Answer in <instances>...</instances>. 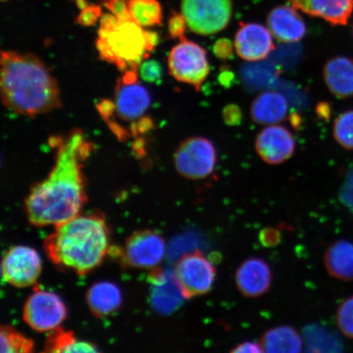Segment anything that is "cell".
Returning a JSON list of instances; mask_svg holds the SVG:
<instances>
[{
	"mask_svg": "<svg viewBox=\"0 0 353 353\" xmlns=\"http://www.w3.org/2000/svg\"><path fill=\"white\" fill-rule=\"evenodd\" d=\"M57 144L55 164L50 174L35 185L26 199V214L35 226H57L76 217L86 201L82 166L91 153V143L77 130Z\"/></svg>",
	"mask_w": 353,
	"mask_h": 353,
	"instance_id": "6da1fadb",
	"label": "cell"
},
{
	"mask_svg": "<svg viewBox=\"0 0 353 353\" xmlns=\"http://www.w3.org/2000/svg\"><path fill=\"white\" fill-rule=\"evenodd\" d=\"M0 90L4 105L21 116L34 117L59 108V85L48 66L37 56L2 51Z\"/></svg>",
	"mask_w": 353,
	"mask_h": 353,
	"instance_id": "7a4b0ae2",
	"label": "cell"
},
{
	"mask_svg": "<svg viewBox=\"0 0 353 353\" xmlns=\"http://www.w3.org/2000/svg\"><path fill=\"white\" fill-rule=\"evenodd\" d=\"M44 246L55 264L86 274L98 267L108 252L107 223L99 214H78L57 225Z\"/></svg>",
	"mask_w": 353,
	"mask_h": 353,
	"instance_id": "3957f363",
	"label": "cell"
},
{
	"mask_svg": "<svg viewBox=\"0 0 353 353\" xmlns=\"http://www.w3.org/2000/svg\"><path fill=\"white\" fill-rule=\"evenodd\" d=\"M157 43L158 35L134 19L121 20L110 12L101 17L96 43L99 56L123 72L139 70Z\"/></svg>",
	"mask_w": 353,
	"mask_h": 353,
	"instance_id": "277c9868",
	"label": "cell"
},
{
	"mask_svg": "<svg viewBox=\"0 0 353 353\" xmlns=\"http://www.w3.org/2000/svg\"><path fill=\"white\" fill-rule=\"evenodd\" d=\"M168 68L176 81L192 85L196 90H201L210 73L205 48L186 38L172 48L168 57Z\"/></svg>",
	"mask_w": 353,
	"mask_h": 353,
	"instance_id": "5b68a950",
	"label": "cell"
},
{
	"mask_svg": "<svg viewBox=\"0 0 353 353\" xmlns=\"http://www.w3.org/2000/svg\"><path fill=\"white\" fill-rule=\"evenodd\" d=\"M181 13L193 33L212 35L222 32L230 23L232 0H182Z\"/></svg>",
	"mask_w": 353,
	"mask_h": 353,
	"instance_id": "8992f818",
	"label": "cell"
},
{
	"mask_svg": "<svg viewBox=\"0 0 353 353\" xmlns=\"http://www.w3.org/2000/svg\"><path fill=\"white\" fill-rule=\"evenodd\" d=\"M217 151L213 143L203 137L184 140L176 148L174 162L183 178L201 180L213 174L217 165Z\"/></svg>",
	"mask_w": 353,
	"mask_h": 353,
	"instance_id": "52a82bcc",
	"label": "cell"
},
{
	"mask_svg": "<svg viewBox=\"0 0 353 353\" xmlns=\"http://www.w3.org/2000/svg\"><path fill=\"white\" fill-rule=\"evenodd\" d=\"M174 272L185 299L210 293L217 275L214 264L199 250L183 255Z\"/></svg>",
	"mask_w": 353,
	"mask_h": 353,
	"instance_id": "ba28073f",
	"label": "cell"
},
{
	"mask_svg": "<svg viewBox=\"0 0 353 353\" xmlns=\"http://www.w3.org/2000/svg\"><path fill=\"white\" fill-rule=\"evenodd\" d=\"M138 77L139 70H129L117 81L113 103L114 112L123 121H139L151 104V97Z\"/></svg>",
	"mask_w": 353,
	"mask_h": 353,
	"instance_id": "9c48e42d",
	"label": "cell"
},
{
	"mask_svg": "<svg viewBox=\"0 0 353 353\" xmlns=\"http://www.w3.org/2000/svg\"><path fill=\"white\" fill-rule=\"evenodd\" d=\"M66 308L63 300L48 291H35L26 303L24 320L33 330L39 332L52 331L63 323Z\"/></svg>",
	"mask_w": 353,
	"mask_h": 353,
	"instance_id": "30bf717a",
	"label": "cell"
},
{
	"mask_svg": "<svg viewBox=\"0 0 353 353\" xmlns=\"http://www.w3.org/2000/svg\"><path fill=\"white\" fill-rule=\"evenodd\" d=\"M41 272V257L37 251L28 246L12 247L3 259V280L13 286L32 285Z\"/></svg>",
	"mask_w": 353,
	"mask_h": 353,
	"instance_id": "8fae6325",
	"label": "cell"
},
{
	"mask_svg": "<svg viewBox=\"0 0 353 353\" xmlns=\"http://www.w3.org/2000/svg\"><path fill=\"white\" fill-rule=\"evenodd\" d=\"M165 243L161 235L152 231H140L128 239L123 258L137 268H153L165 254Z\"/></svg>",
	"mask_w": 353,
	"mask_h": 353,
	"instance_id": "7c38bea8",
	"label": "cell"
},
{
	"mask_svg": "<svg viewBox=\"0 0 353 353\" xmlns=\"http://www.w3.org/2000/svg\"><path fill=\"white\" fill-rule=\"evenodd\" d=\"M233 43L237 55L247 61L267 59L275 48L270 30L254 22H240Z\"/></svg>",
	"mask_w": 353,
	"mask_h": 353,
	"instance_id": "4fadbf2b",
	"label": "cell"
},
{
	"mask_svg": "<svg viewBox=\"0 0 353 353\" xmlns=\"http://www.w3.org/2000/svg\"><path fill=\"white\" fill-rule=\"evenodd\" d=\"M295 141L285 127L277 125L264 128L255 140V150L268 165H280L291 157L295 151Z\"/></svg>",
	"mask_w": 353,
	"mask_h": 353,
	"instance_id": "5bb4252c",
	"label": "cell"
},
{
	"mask_svg": "<svg viewBox=\"0 0 353 353\" xmlns=\"http://www.w3.org/2000/svg\"><path fill=\"white\" fill-rule=\"evenodd\" d=\"M235 280L238 290L244 296L258 298L268 293L271 288L272 269L261 258H248L237 268Z\"/></svg>",
	"mask_w": 353,
	"mask_h": 353,
	"instance_id": "9a60e30c",
	"label": "cell"
},
{
	"mask_svg": "<svg viewBox=\"0 0 353 353\" xmlns=\"http://www.w3.org/2000/svg\"><path fill=\"white\" fill-rule=\"evenodd\" d=\"M268 28L281 43H296L305 37L307 28L298 10L292 6H278L268 13Z\"/></svg>",
	"mask_w": 353,
	"mask_h": 353,
	"instance_id": "2e32d148",
	"label": "cell"
},
{
	"mask_svg": "<svg viewBox=\"0 0 353 353\" xmlns=\"http://www.w3.org/2000/svg\"><path fill=\"white\" fill-rule=\"evenodd\" d=\"M290 6L332 26H346L353 12V0H289Z\"/></svg>",
	"mask_w": 353,
	"mask_h": 353,
	"instance_id": "e0dca14e",
	"label": "cell"
},
{
	"mask_svg": "<svg viewBox=\"0 0 353 353\" xmlns=\"http://www.w3.org/2000/svg\"><path fill=\"white\" fill-rule=\"evenodd\" d=\"M151 282L152 303L157 311L163 314H170L183 303L185 297L174 272L154 271Z\"/></svg>",
	"mask_w": 353,
	"mask_h": 353,
	"instance_id": "ac0fdd59",
	"label": "cell"
},
{
	"mask_svg": "<svg viewBox=\"0 0 353 353\" xmlns=\"http://www.w3.org/2000/svg\"><path fill=\"white\" fill-rule=\"evenodd\" d=\"M326 87L338 99L353 97V59L336 56L326 61L322 70Z\"/></svg>",
	"mask_w": 353,
	"mask_h": 353,
	"instance_id": "d6986e66",
	"label": "cell"
},
{
	"mask_svg": "<svg viewBox=\"0 0 353 353\" xmlns=\"http://www.w3.org/2000/svg\"><path fill=\"white\" fill-rule=\"evenodd\" d=\"M288 110V101L280 92L265 91L251 103L250 117L259 125H276L285 120Z\"/></svg>",
	"mask_w": 353,
	"mask_h": 353,
	"instance_id": "ffe728a7",
	"label": "cell"
},
{
	"mask_svg": "<svg viewBox=\"0 0 353 353\" xmlns=\"http://www.w3.org/2000/svg\"><path fill=\"white\" fill-rule=\"evenodd\" d=\"M324 263L329 274L338 280L353 281V244L338 241L326 250Z\"/></svg>",
	"mask_w": 353,
	"mask_h": 353,
	"instance_id": "44dd1931",
	"label": "cell"
},
{
	"mask_svg": "<svg viewBox=\"0 0 353 353\" xmlns=\"http://www.w3.org/2000/svg\"><path fill=\"white\" fill-rule=\"evenodd\" d=\"M87 303L94 314L98 316L109 315L121 306V292L118 287L108 281L99 282L87 293Z\"/></svg>",
	"mask_w": 353,
	"mask_h": 353,
	"instance_id": "7402d4cb",
	"label": "cell"
},
{
	"mask_svg": "<svg viewBox=\"0 0 353 353\" xmlns=\"http://www.w3.org/2000/svg\"><path fill=\"white\" fill-rule=\"evenodd\" d=\"M264 352L294 353L301 352V335L291 326L282 325L265 332L260 341Z\"/></svg>",
	"mask_w": 353,
	"mask_h": 353,
	"instance_id": "603a6c76",
	"label": "cell"
},
{
	"mask_svg": "<svg viewBox=\"0 0 353 353\" xmlns=\"http://www.w3.org/2000/svg\"><path fill=\"white\" fill-rule=\"evenodd\" d=\"M128 6L132 19L143 28L162 25L163 11L158 0H128Z\"/></svg>",
	"mask_w": 353,
	"mask_h": 353,
	"instance_id": "cb8c5ba5",
	"label": "cell"
},
{
	"mask_svg": "<svg viewBox=\"0 0 353 353\" xmlns=\"http://www.w3.org/2000/svg\"><path fill=\"white\" fill-rule=\"evenodd\" d=\"M46 351L50 352H98V348L90 343L77 341L72 332L57 328L52 330L47 339Z\"/></svg>",
	"mask_w": 353,
	"mask_h": 353,
	"instance_id": "d4e9b609",
	"label": "cell"
},
{
	"mask_svg": "<svg viewBox=\"0 0 353 353\" xmlns=\"http://www.w3.org/2000/svg\"><path fill=\"white\" fill-rule=\"evenodd\" d=\"M308 347L312 352H339L342 345L339 339L327 330L312 326L306 330Z\"/></svg>",
	"mask_w": 353,
	"mask_h": 353,
	"instance_id": "484cf974",
	"label": "cell"
},
{
	"mask_svg": "<svg viewBox=\"0 0 353 353\" xmlns=\"http://www.w3.org/2000/svg\"><path fill=\"white\" fill-rule=\"evenodd\" d=\"M1 352L26 353L32 352L34 343L14 329L3 326L1 328Z\"/></svg>",
	"mask_w": 353,
	"mask_h": 353,
	"instance_id": "4316f807",
	"label": "cell"
},
{
	"mask_svg": "<svg viewBox=\"0 0 353 353\" xmlns=\"http://www.w3.org/2000/svg\"><path fill=\"white\" fill-rule=\"evenodd\" d=\"M333 135L342 148L353 150V110H346L335 119Z\"/></svg>",
	"mask_w": 353,
	"mask_h": 353,
	"instance_id": "83f0119b",
	"label": "cell"
},
{
	"mask_svg": "<svg viewBox=\"0 0 353 353\" xmlns=\"http://www.w3.org/2000/svg\"><path fill=\"white\" fill-rule=\"evenodd\" d=\"M336 321L341 332L345 336L353 339V296L346 299L339 305Z\"/></svg>",
	"mask_w": 353,
	"mask_h": 353,
	"instance_id": "f1b7e54d",
	"label": "cell"
},
{
	"mask_svg": "<svg viewBox=\"0 0 353 353\" xmlns=\"http://www.w3.org/2000/svg\"><path fill=\"white\" fill-rule=\"evenodd\" d=\"M141 78L149 83H157L162 78V68L154 60L143 61L139 68Z\"/></svg>",
	"mask_w": 353,
	"mask_h": 353,
	"instance_id": "f546056e",
	"label": "cell"
},
{
	"mask_svg": "<svg viewBox=\"0 0 353 353\" xmlns=\"http://www.w3.org/2000/svg\"><path fill=\"white\" fill-rule=\"evenodd\" d=\"M188 28L186 20L182 13H172L169 21H168V32L173 39H183L185 38V32Z\"/></svg>",
	"mask_w": 353,
	"mask_h": 353,
	"instance_id": "4dcf8cb0",
	"label": "cell"
},
{
	"mask_svg": "<svg viewBox=\"0 0 353 353\" xmlns=\"http://www.w3.org/2000/svg\"><path fill=\"white\" fill-rule=\"evenodd\" d=\"M101 16H103V11H101V8L99 6H96V4L90 6L88 4L79 13L77 22L83 26H92L101 19Z\"/></svg>",
	"mask_w": 353,
	"mask_h": 353,
	"instance_id": "1f68e13d",
	"label": "cell"
},
{
	"mask_svg": "<svg viewBox=\"0 0 353 353\" xmlns=\"http://www.w3.org/2000/svg\"><path fill=\"white\" fill-rule=\"evenodd\" d=\"M103 6L118 19H132L128 6V0H103Z\"/></svg>",
	"mask_w": 353,
	"mask_h": 353,
	"instance_id": "d6a6232c",
	"label": "cell"
},
{
	"mask_svg": "<svg viewBox=\"0 0 353 353\" xmlns=\"http://www.w3.org/2000/svg\"><path fill=\"white\" fill-rule=\"evenodd\" d=\"M234 50H235L234 43L227 38L218 39L213 46L214 54L219 60L231 59L234 54Z\"/></svg>",
	"mask_w": 353,
	"mask_h": 353,
	"instance_id": "836d02e7",
	"label": "cell"
},
{
	"mask_svg": "<svg viewBox=\"0 0 353 353\" xmlns=\"http://www.w3.org/2000/svg\"><path fill=\"white\" fill-rule=\"evenodd\" d=\"M223 120L228 126L240 125L242 122L243 113L239 105L228 104L223 109Z\"/></svg>",
	"mask_w": 353,
	"mask_h": 353,
	"instance_id": "e575fe53",
	"label": "cell"
},
{
	"mask_svg": "<svg viewBox=\"0 0 353 353\" xmlns=\"http://www.w3.org/2000/svg\"><path fill=\"white\" fill-rule=\"evenodd\" d=\"M259 241L267 248H273L281 242V232L274 228L263 229L259 233Z\"/></svg>",
	"mask_w": 353,
	"mask_h": 353,
	"instance_id": "d590c367",
	"label": "cell"
},
{
	"mask_svg": "<svg viewBox=\"0 0 353 353\" xmlns=\"http://www.w3.org/2000/svg\"><path fill=\"white\" fill-rule=\"evenodd\" d=\"M231 352L258 353L264 352V351L260 343H258L255 342L247 341L238 344L237 346H236L235 347L233 348L232 350H231Z\"/></svg>",
	"mask_w": 353,
	"mask_h": 353,
	"instance_id": "8d00e7d4",
	"label": "cell"
},
{
	"mask_svg": "<svg viewBox=\"0 0 353 353\" xmlns=\"http://www.w3.org/2000/svg\"><path fill=\"white\" fill-rule=\"evenodd\" d=\"M316 113L321 119H325L327 120L330 116V105L326 103H321L317 104L316 108Z\"/></svg>",
	"mask_w": 353,
	"mask_h": 353,
	"instance_id": "74e56055",
	"label": "cell"
},
{
	"mask_svg": "<svg viewBox=\"0 0 353 353\" xmlns=\"http://www.w3.org/2000/svg\"><path fill=\"white\" fill-rule=\"evenodd\" d=\"M219 81L223 85H229L233 81V74L229 70H223L220 74Z\"/></svg>",
	"mask_w": 353,
	"mask_h": 353,
	"instance_id": "f35d334b",
	"label": "cell"
},
{
	"mask_svg": "<svg viewBox=\"0 0 353 353\" xmlns=\"http://www.w3.org/2000/svg\"><path fill=\"white\" fill-rule=\"evenodd\" d=\"M289 119L291 125L294 127V129L299 130V127L301 126V117H300L299 114L298 113H292Z\"/></svg>",
	"mask_w": 353,
	"mask_h": 353,
	"instance_id": "ab89813d",
	"label": "cell"
},
{
	"mask_svg": "<svg viewBox=\"0 0 353 353\" xmlns=\"http://www.w3.org/2000/svg\"><path fill=\"white\" fill-rule=\"evenodd\" d=\"M3 1H4V0H3Z\"/></svg>",
	"mask_w": 353,
	"mask_h": 353,
	"instance_id": "60d3db41",
	"label": "cell"
},
{
	"mask_svg": "<svg viewBox=\"0 0 353 353\" xmlns=\"http://www.w3.org/2000/svg\"><path fill=\"white\" fill-rule=\"evenodd\" d=\"M352 33H353V32H352Z\"/></svg>",
	"mask_w": 353,
	"mask_h": 353,
	"instance_id": "b9f144b4",
	"label": "cell"
}]
</instances>
